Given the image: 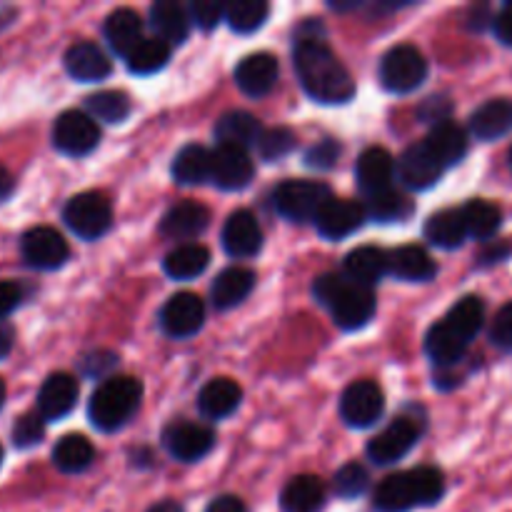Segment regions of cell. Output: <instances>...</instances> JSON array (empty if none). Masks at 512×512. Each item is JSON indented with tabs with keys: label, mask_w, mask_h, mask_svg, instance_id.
<instances>
[{
	"label": "cell",
	"mask_w": 512,
	"mask_h": 512,
	"mask_svg": "<svg viewBox=\"0 0 512 512\" xmlns=\"http://www.w3.org/2000/svg\"><path fill=\"white\" fill-rule=\"evenodd\" d=\"M293 60L295 73L310 98L323 105H343L353 100V78L323 38L318 35L300 38L295 45Z\"/></svg>",
	"instance_id": "1"
},
{
	"label": "cell",
	"mask_w": 512,
	"mask_h": 512,
	"mask_svg": "<svg viewBox=\"0 0 512 512\" xmlns=\"http://www.w3.org/2000/svg\"><path fill=\"white\" fill-rule=\"evenodd\" d=\"M485 323V303L478 295H465L463 300L450 308L440 323L425 335V353L435 365L453 368L465 358V350L470 348L475 335L480 333Z\"/></svg>",
	"instance_id": "2"
},
{
	"label": "cell",
	"mask_w": 512,
	"mask_h": 512,
	"mask_svg": "<svg viewBox=\"0 0 512 512\" xmlns=\"http://www.w3.org/2000/svg\"><path fill=\"white\" fill-rule=\"evenodd\" d=\"M445 495V478L438 468H415L388 475L373 495L378 512H410L430 508Z\"/></svg>",
	"instance_id": "3"
},
{
	"label": "cell",
	"mask_w": 512,
	"mask_h": 512,
	"mask_svg": "<svg viewBox=\"0 0 512 512\" xmlns=\"http://www.w3.org/2000/svg\"><path fill=\"white\" fill-rule=\"evenodd\" d=\"M313 295L333 313L335 325L343 330L365 328L373 320L378 305L373 290L350 283L345 275L338 273L320 275L313 285Z\"/></svg>",
	"instance_id": "4"
},
{
	"label": "cell",
	"mask_w": 512,
	"mask_h": 512,
	"mask_svg": "<svg viewBox=\"0 0 512 512\" xmlns=\"http://www.w3.org/2000/svg\"><path fill=\"white\" fill-rule=\"evenodd\" d=\"M143 400V385L130 375L108 378L95 388L88 403V418L103 433H115L125 428L140 408Z\"/></svg>",
	"instance_id": "5"
},
{
	"label": "cell",
	"mask_w": 512,
	"mask_h": 512,
	"mask_svg": "<svg viewBox=\"0 0 512 512\" xmlns=\"http://www.w3.org/2000/svg\"><path fill=\"white\" fill-rule=\"evenodd\" d=\"M333 200V193L318 180H285L273 190V208L290 223L318 220L320 210Z\"/></svg>",
	"instance_id": "6"
},
{
	"label": "cell",
	"mask_w": 512,
	"mask_h": 512,
	"mask_svg": "<svg viewBox=\"0 0 512 512\" xmlns=\"http://www.w3.org/2000/svg\"><path fill=\"white\" fill-rule=\"evenodd\" d=\"M63 220L78 238L98 240L113 225V205H110L108 195L88 190L65 203Z\"/></svg>",
	"instance_id": "7"
},
{
	"label": "cell",
	"mask_w": 512,
	"mask_h": 512,
	"mask_svg": "<svg viewBox=\"0 0 512 512\" xmlns=\"http://www.w3.org/2000/svg\"><path fill=\"white\" fill-rule=\"evenodd\" d=\"M428 78V60L413 45H395L380 60V83L390 93H413Z\"/></svg>",
	"instance_id": "8"
},
{
	"label": "cell",
	"mask_w": 512,
	"mask_h": 512,
	"mask_svg": "<svg viewBox=\"0 0 512 512\" xmlns=\"http://www.w3.org/2000/svg\"><path fill=\"white\" fill-rule=\"evenodd\" d=\"M100 143V128L88 113L80 110H65L58 115L53 125V145L63 155L70 158H83V155L93 153Z\"/></svg>",
	"instance_id": "9"
},
{
	"label": "cell",
	"mask_w": 512,
	"mask_h": 512,
	"mask_svg": "<svg viewBox=\"0 0 512 512\" xmlns=\"http://www.w3.org/2000/svg\"><path fill=\"white\" fill-rule=\"evenodd\" d=\"M383 410L385 395L373 380H355L353 385L345 388L343 398H340V418L350 428H370L383 418Z\"/></svg>",
	"instance_id": "10"
},
{
	"label": "cell",
	"mask_w": 512,
	"mask_h": 512,
	"mask_svg": "<svg viewBox=\"0 0 512 512\" xmlns=\"http://www.w3.org/2000/svg\"><path fill=\"white\" fill-rule=\"evenodd\" d=\"M20 253L23 260L35 270H58L68 260L70 248L63 235L48 225L30 228L20 240Z\"/></svg>",
	"instance_id": "11"
},
{
	"label": "cell",
	"mask_w": 512,
	"mask_h": 512,
	"mask_svg": "<svg viewBox=\"0 0 512 512\" xmlns=\"http://www.w3.org/2000/svg\"><path fill=\"white\" fill-rule=\"evenodd\" d=\"M420 440V425L413 418H395L368 443V458L378 465H393L403 460Z\"/></svg>",
	"instance_id": "12"
},
{
	"label": "cell",
	"mask_w": 512,
	"mask_h": 512,
	"mask_svg": "<svg viewBox=\"0 0 512 512\" xmlns=\"http://www.w3.org/2000/svg\"><path fill=\"white\" fill-rule=\"evenodd\" d=\"M163 445L180 463H198L215 448V433L208 425L178 420V423L165 428Z\"/></svg>",
	"instance_id": "13"
},
{
	"label": "cell",
	"mask_w": 512,
	"mask_h": 512,
	"mask_svg": "<svg viewBox=\"0 0 512 512\" xmlns=\"http://www.w3.org/2000/svg\"><path fill=\"white\" fill-rule=\"evenodd\" d=\"M205 323V305L198 295L178 293L160 310V328L168 338L185 340L193 338Z\"/></svg>",
	"instance_id": "14"
},
{
	"label": "cell",
	"mask_w": 512,
	"mask_h": 512,
	"mask_svg": "<svg viewBox=\"0 0 512 512\" xmlns=\"http://www.w3.org/2000/svg\"><path fill=\"white\" fill-rule=\"evenodd\" d=\"M398 180L408 190H428L443 178L445 168L433 158L425 143H415L398 158Z\"/></svg>",
	"instance_id": "15"
},
{
	"label": "cell",
	"mask_w": 512,
	"mask_h": 512,
	"mask_svg": "<svg viewBox=\"0 0 512 512\" xmlns=\"http://www.w3.org/2000/svg\"><path fill=\"white\" fill-rule=\"evenodd\" d=\"M365 220H368L365 205L355 203V200L333 198L320 210L318 220H315V228H318V233L325 240H343L348 235H353L355 230L363 228Z\"/></svg>",
	"instance_id": "16"
},
{
	"label": "cell",
	"mask_w": 512,
	"mask_h": 512,
	"mask_svg": "<svg viewBox=\"0 0 512 512\" xmlns=\"http://www.w3.org/2000/svg\"><path fill=\"white\" fill-rule=\"evenodd\" d=\"M223 248L230 258H255L263 250V230L250 210H238L225 220Z\"/></svg>",
	"instance_id": "17"
},
{
	"label": "cell",
	"mask_w": 512,
	"mask_h": 512,
	"mask_svg": "<svg viewBox=\"0 0 512 512\" xmlns=\"http://www.w3.org/2000/svg\"><path fill=\"white\" fill-rule=\"evenodd\" d=\"M278 75L280 65L275 55L253 53L240 60V65L235 68V83L248 98H265L268 93H273Z\"/></svg>",
	"instance_id": "18"
},
{
	"label": "cell",
	"mask_w": 512,
	"mask_h": 512,
	"mask_svg": "<svg viewBox=\"0 0 512 512\" xmlns=\"http://www.w3.org/2000/svg\"><path fill=\"white\" fill-rule=\"evenodd\" d=\"M78 403V380L68 373H53L45 378L38 393V413L45 423L63 420Z\"/></svg>",
	"instance_id": "19"
},
{
	"label": "cell",
	"mask_w": 512,
	"mask_h": 512,
	"mask_svg": "<svg viewBox=\"0 0 512 512\" xmlns=\"http://www.w3.org/2000/svg\"><path fill=\"white\" fill-rule=\"evenodd\" d=\"M255 168L248 150L218 145L213 153V183L220 190H243L253 180Z\"/></svg>",
	"instance_id": "20"
},
{
	"label": "cell",
	"mask_w": 512,
	"mask_h": 512,
	"mask_svg": "<svg viewBox=\"0 0 512 512\" xmlns=\"http://www.w3.org/2000/svg\"><path fill=\"white\" fill-rule=\"evenodd\" d=\"M210 225V210L195 200H183L173 205L160 220V233L170 240H188L198 238Z\"/></svg>",
	"instance_id": "21"
},
{
	"label": "cell",
	"mask_w": 512,
	"mask_h": 512,
	"mask_svg": "<svg viewBox=\"0 0 512 512\" xmlns=\"http://www.w3.org/2000/svg\"><path fill=\"white\" fill-rule=\"evenodd\" d=\"M393 175H395V160L393 155L385 148H368L358 158L355 165V178H358L360 190L365 195H378L383 190L393 188Z\"/></svg>",
	"instance_id": "22"
},
{
	"label": "cell",
	"mask_w": 512,
	"mask_h": 512,
	"mask_svg": "<svg viewBox=\"0 0 512 512\" xmlns=\"http://www.w3.org/2000/svg\"><path fill=\"white\" fill-rule=\"evenodd\" d=\"M343 275L350 280V283L373 290L385 275H390L388 253L375 248V245H363V248L350 250L343 265Z\"/></svg>",
	"instance_id": "23"
},
{
	"label": "cell",
	"mask_w": 512,
	"mask_h": 512,
	"mask_svg": "<svg viewBox=\"0 0 512 512\" xmlns=\"http://www.w3.org/2000/svg\"><path fill=\"white\" fill-rule=\"evenodd\" d=\"M470 133L478 140H500L512 133V100L510 98H490L470 115Z\"/></svg>",
	"instance_id": "24"
},
{
	"label": "cell",
	"mask_w": 512,
	"mask_h": 512,
	"mask_svg": "<svg viewBox=\"0 0 512 512\" xmlns=\"http://www.w3.org/2000/svg\"><path fill=\"white\" fill-rule=\"evenodd\" d=\"M65 70L78 83H98V80L108 78L113 65H110L108 55L98 45L83 40V43H75L68 48V53H65Z\"/></svg>",
	"instance_id": "25"
},
{
	"label": "cell",
	"mask_w": 512,
	"mask_h": 512,
	"mask_svg": "<svg viewBox=\"0 0 512 512\" xmlns=\"http://www.w3.org/2000/svg\"><path fill=\"white\" fill-rule=\"evenodd\" d=\"M328 503V490L318 475H295L280 493L283 512H320Z\"/></svg>",
	"instance_id": "26"
},
{
	"label": "cell",
	"mask_w": 512,
	"mask_h": 512,
	"mask_svg": "<svg viewBox=\"0 0 512 512\" xmlns=\"http://www.w3.org/2000/svg\"><path fill=\"white\" fill-rule=\"evenodd\" d=\"M263 133L265 130L260 120L253 113H245V110H230V113L220 115V120L215 123L218 145H230V148L248 150L250 145L258 148Z\"/></svg>",
	"instance_id": "27"
},
{
	"label": "cell",
	"mask_w": 512,
	"mask_h": 512,
	"mask_svg": "<svg viewBox=\"0 0 512 512\" xmlns=\"http://www.w3.org/2000/svg\"><path fill=\"white\" fill-rule=\"evenodd\" d=\"M388 270L398 280L408 283H428L438 275V265L420 245H400L388 253Z\"/></svg>",
	"instance_id": "28"
},
{
	"label": "cell",
	"mask_w": 512,
	"mask_h": 512,
	"mask_svg": "<svg viewBox=\"0 0 512 512\" xmlns=\"http://www.w3.org/2000/svg\"><path fill=\"white\" fill-rule=\"evenodd\" d=\"M423 143L428 145L433 158L438 160L443 168H453V165H458L460 160L468 155L470 140H468V130L460 128V125L453 123V120H448V123L443 125H435Z\"/></svg>",
	"instance_id": "29"
},
{
	"label": "cell",
	"mask_w": 512,
	"mask_h": 512,
	"mask_svg": "<svg viewBox=\"0 0 512 512\" xmlns=\"http://www.w3.org/2000/svg\"><path fill=\"white\" fill-rule=\"evenodd\" d=\"M103 35L113 53L128 58L143 43V20H140V15L135 10L120 8L108 15V20L103 25Z\"/></svg>",
	"instance_id": "30"
},
{
	"label": "cell",
	"mask_w": 512,
	"mask_h": 512,
	"mask_svg": "<svg viewBox=\"0 0 512 512\" xmlns=\"http://www.w3.org/2000/svg\"><path fill=\"white\" fill-rule=\"evenodd\" d=\"M190 23H193L190 10L185 5L175 3V0H158L150 8V25H153L155 35L168 45L185 43L190 33Z\"/></svg>",
	"instance_id": "31"
},
{
	"label": "cell",
	"mask_w": 512,
	"mask_h": 512,
	"mask_svg": "<svg viewBox=\"0 0 512 512\" xmlns=\"http://www.w3.org/2000/svg\"><path fill=\"white\" fill-rule=\"evenodd\" d=\"M240 400H243V390L235 380L215 378L200 390L198 410L208 420H223L240 408Z\"/></svg>",
	"instance_id": "32"
},
{
	"label": "cell",
	"mask_w": 512,
	"mask_h": 512,
	"mask_svg": "<svg viewBox=\"0 0 512 512\" xmlns=\"http://www.w3.org/2000/svg\"><path fill=\"white\" fill-rule=\"evenodd\" d=\"M255 273L248 268H228L215 278L213 288H210V298L218 310L238 308L255 288Z\"/></svg>",
	"instance_id": "33"
},
{
	"label": "cell",
	"mask_w": 512,
	"mask_h": 512,
	"mask_svg": "<svg viewBox=\"0 0 512 512\" xmlns=\"http://www.w3.org/2000/svg\"><path fill=\"white\" fill-rule=\"evenodd\" d=\"M423 233L425 238H428V243H433L435 248H443V250H458L460 245L470 238L468 228H465L463 210H455V208L440 210V213L430 215Z\"/></svg>",
	"instance_id": "34"
},
{
	"label": "cell",
	"mask_w": 512,
	"mask_h": 512,
	"mask_svg": "<svg viewBox=\"0 0 512 512\" xmlns=\"http://www.w3.org/2000/svg\"><path fill=\"white\" fill-rule=\"evenodd\" d=\"M173 180L180 185H203L213 180V153L203 145H185L173 160Z\"/></svg>",
	"instance_id": "35"
},
{
	"label": "cell",
	"mask_w": 512,
	"mask_h": 512,
	"mask_svg": "<svg viewBox=\"0 0 512 512\" xmlns=\"http://www.w3.org/2000/svg\"><path fill=\"white\" fill-rule=\"evenodd\" d=\"M210 265V250L200 243L178 245L173 253L165 255L163 270L173 280H193L205 273Z\"/></svg>",
	"instance_id": "36"
},
{
	"label": "cell",
	"mask_w": 512,
	"mask_h": 512,
	"mask_svg": "<svg viewBox=\"0 0 512 512\" xmlns=\"http://www.w3.org/2000/svg\"><path fill=\"white\" fill-rule=\"evenodd\" d=\"M460 210H463L465 228H468L470 238L480 240V243H493L500 225H503V210L483 198L470 200V203H465Z\"/></svg>",
	"instance_id": "37"
},
{
	"label": "cell",
	"mask_w": 512,
	"mask_h": 512,
	"mask_svg": "<svg viewBox=\"0 0 512 512\" xmlns=\"http://www.w3.org/2000/svg\"><path fill=\"white\" fill-rule=\"evenodd\" d=\"M95 460V448L90 445L88 438L83 435H65L58 440V445L53 448V463L60 473L78 475L93 465Z\"/></svg>",
	"instance_id": "38"
},
{
	"label": "cell",
	"mask_w": 512,
	"mask_h": 512,
	"mask_svg": "<svg viewBox=\"0 0 512 512\" xmlns=\"http://www.w3.org/2000/svg\"><path fill=\"white\" fill-rule=\"evenodd\" d=\"M413 210V200L393 188L383 190L378 195H370L368 203H365L368 218L378 220V223H405L413 215Z\"/></svg>",
	"instance_id": "39"
},
{
	"label": "cell",
	"mask_w": 512,
	"mask_h": 512,
	"mask_svg": "<svg viewBox=\"0 0 512 512\" xmlns=\"http://www.w3.org/2000/svg\"><path fill=\"white\" fill-rule=\"evenodd\" d=\"M170 48L165 40H160L158 35L155 38H143V43L133 50V53L125 58L128 63V70L135 75H153L158 70H163L170 60Z\"/></svg>",
	"instance_id": "40"
},
{
	"label": "cell",
	"mask_w": 512,
	"mask_h": 512,
	"mask_svg": "<svg viewBox=\"0 0 512 512\" xmlns=\"http://www.w3.org/2000/svg\"><path fill=\"white\" fill-rule=\"evenodd\" d=\"M85 110L93 120H103V123H123L130 115L133 105H130V98L120 90H100V93L90 95L85 100Z\"/></svg>",
	"instance_id": "41"
},
{
	"label": "cell",
	"mask_w": 512,
	"mask_h": 512,
	"mask_svg": "<svg viewBox=\"0 0 512 512\" xmlns=\"http://www.w3.org/2000/svg\"><path fill=\"white\" fill-rule=\"evenodd\" d=\"M270 15V5L263 0H235L225 8V20L235 33H255Z\"/></svg>",
	"instance_id": "42"
},
{
	"label": "cell",
	"mask_w": 512,
	"mask_h": 512,
	"mask_svg": "<svg viewBox=\"0 0 512 512\" xmlns=\"http://www.w3.org/2000/svg\"><path fill=\"white\" fill-rule=\"evenodd\" d=\"M368 485H370L368 470H365L360 463H348L335 473L333 488L335 493H338V498L353 500V498H360V495L368 490Z\"/></svg>",
	"instance_id": "43"
},
{
	"label": "cell",
	"mask_w": 512,
	"mask_h": 512,
	"mask_svg": "<svg viewBox=\"0 0 512 512\" xmlns=\"http://www.w3.org/2000/svg\"><path fill=\"white\" fill-rule=\"evenodd\" d=\"M295 143H298V138L290 128H268L260 138L258 153L268 163H275V160H283L285 155L293 153Z\"/></svg>",
	"instance_id": "44"
},
{
	"label": "cell",
	"mask_w": 512,
	"mask_h": 512,
	"mask_svg": "<svg viewBox=\"0 0 512 512\" xmlns=\"http://www.w3.org/2000/svg\"><path fill=\"white\" fill-rule=\"evenodd\" d=\"M45 435V420L40 413L20 415L18 423L13 425V445L15 448H33L43 440Z\"/></svg>",
	"instance_id": "45"
},
{
	"label": "cell",
	"mask_w": 512,
	"mask_h": 512,
	"mask_svg": "<svg viewBox=\"0 0 512 512\" xmlns=\"http://www.w3.org/2000/svg\"><path fill=\"white\" fill-rule=\"evenodd\" d=\"M225 8H228V5L218 3V0H195L188 10L190 20H193L198 28L213 30L225 20Z\"/></svg>",
	"instance_id": "46"
},
{
	"label": "cell",
	"mask_w": 512,
	"mask_h": 512,
	"mask_svg": "<svg viewBox=\"0 0 512 512\" xmlns=\"http://www.w3.org/2000/svg\"><path fill=\"white\" fill-rule=\"evenodd\" d=\"M490 343L503 353H512V300L498 310L490 323Z\"/></svg>",
	"instance_id": "47"
},
{
	"label": "cell",
	"mask_w": 512,
	"mask_h": 512,
	"mask_svg": "<svg viewBox=\"0 0 512 512\" xmlns=\"http://www.w3.org/2000/svg\"><path fill=\"white\" fill-rule=\"evenodd\" d=\"M340 155H343V148H340L335 140H320V143H315L313 148L305 153V165H310V168H318V170H330L335 163L340 160Z\"/></svg>",
	"instance_id": "48"
},
{
	"label": "cell",
	"mask_w": 512,
	"mask_h": 512,
	"mask_svg": "<svg viewBox=\"0 0 512 512\" xmlns=\"http://www.w3.org/2000/svg\"><path fill=\"white\" fill-rule=\"evenodd\" d=\"M450 113H453V103H450L445 95H430V98L423 100L418 108V118L423 120V123H430L433 128L435 125L448 123Z\"/></svg>",
	"instance_id": "49"
},
{
	"label": "cell",
	"mask_w": 512,
	"mask_h": 512,
	"mask_svg": "<svg viewBox=\"0 0 512 512\" xmlns=\"http://www.w3.org/2000/svg\"><path fill=\"white\" fill-rule=\"evenodd\" d=\"M115 365H118V355L108 353V350H93V353L80 360V370L88 378H105Z\"/></svg>",
	"instance_id": "50"
},
{
	"label": "cell",
	"mask_w": 512,
	"mask_h": 512,
	"mask_svg": "<svg viewBox=\"0 0 512 512\" xmlns=\"http://www.w3.org/2000/svg\"><path fill=\"white\" fill-rule=\"evenodd\" d=\"M23 303V288L13 280H0V320L8 318Z\"/></svg>",
	"instance_id": "51"
},
{
	"label": "cell",
	"mask_w": 512,
	"mask_h": 512,
	"mask_svg": "<svg viewBox=\"0 0 512 512\" xmlns=\"http://www.w3.org/2000/svg\"><path fill=\"white\" fill-rule=\"evenodd\" d=\"M493 33L505 48H512V3H505L498 15H493Z\"/></svg>",
	"instance_id": "52"
},
{
	"label": "cell",
	"mask_w": 512,
	"mask_h": 512,
	"mask_svg": "<svg viewBox=\"0 0 512 512\" xmlns=\"http://www.w3.org/2000/svg\"><path fill=\"white\" fill-rule=\"evenodd\" d=\"M512 253V245L510 243H488V248L480 253V265H495V263H503L508 260V255Z\"/></svg>",
	"instance_id": "53"
},
{
	"label": "cell",
	"mask_w": 512,
	"mask_h": 512,
	"mask_svg": "<svg viewBox=\"0 0 512 512\" xmlns=\"http://www.w3.org/2000/svg\"><path fill=\"white\" fill-rule=\"evenodd\" d=\"M205 512H248V510H245L243 500L235 498V495H220V498H215L213 503L208 505V510Z\"/></svg>",
	"instance_id": "54"
},
{
	"label": "cell",
	"mask_w": 512,
	"mask_h": 512,
	"mask_svg": "<svg viewBox=\"0 0 512 512\" xmlns=\"http://www.w3.org/2000/svg\"><path fill=\"white\" fill-rule=\"evenodd\" d=\"M13 340H15V333L10 325L0 323V360L8 358L10 350H13Z\"/></svg>",
	"instance_id": "55"
},
{
	"label": "cell",
	"mask_w": 512,
	"mask_h": 512,
	"mask_svg": "<svg viewBox=\"0 0 512 512\" xmlns=\"http://www.w3.org/2000/svg\"><path fill=\"white\" fill-rule=\"evenodd\" d=\"M13 188H15L13 175L8 173V168H3V165H0V203H3V200H8L10 195H13Z\"/></svg>",
	"instance_id": "56"
},
{
	"label": "cell",
	"mask_w": 512,
	"mask_h": 512,
	"mask_svg": "<svg viewBox=\"0 0 512 512\" xmlns=\"http://www.w3.org/2000/svg\"><path fill=\"white\" fill-rule=\"evenodd\" d=\"M148 512H185V508L175 500H163V503H155Z\"/></svg>",
	"instance_id": "57"
},
{
	"label": "cell",
	"mask_w": 512,
	"mask_h": 512,
	"mask_svg": "<svg viewBox=\"0 0 512 512\" xmlns=\"http://www.w3.org/2000/svg\"><path fill=\"white\" fill-rule=\"evenodd\" d=\"M3 403H5V383L0 380V408H3Z\"/></svg>",
	"instance_id": "58"
},
{
	"label": "cell",
	"mask_w": 512,
	"mask_h": 512,
	"mask_svg": "<svg viewBox=\"0 0 512 512\" xmlns=\"http://www.w3.org/2000/svg\"><path fill=\"white\" fill-rule=\"evenodd\" d=\"M508 165H510V173H512V145H510V153H508Z\"/></svg>",
	"instance_id": "59"
},
{
	"label": "cell",
	"mask_w": 512,
	"mask_h": 512,
	"mask_svg": "<svg viewBox=\"0 0 512 512\" xmlns=\"http://www.w3.org/2000/svg\"><path fill=\"white\" fill-rule=\"evenodd\" d=\"M0 460H3V448H0Z\"/></svg>",
	"instance_id": "60"
}]
</instances>
